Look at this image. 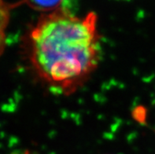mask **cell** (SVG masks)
<instances>
[{
    "label": "cell",
    "instance_id": "cell-3",
    "mask_svg": "<svg viewBox=\"0 0 155 154\" xmlns=\"http://www.w3.org/2000/svg\"><path fill=\"white\" fill-rule=\"evenodd\" d=\"M64 0H22L32 10L41 12V14L49 13L61 7Z\"/></svg>",
    "mask_w": 155,
    "mask_h": 154
},
{
    "label": "cell",
    "instance_id": "cell-1",
    "mask_svg": "<svg viewBox=\"0 0 155 154\" xmlns=\"http://www.w3.org/2000/svg\"><path fill=\"white\" fill-rule=\"evenodd\" d=\"M25 48L42 84L71 95L87 82L100 61L98 16L89 12L78 17L62 7L41 14L25 37Z\"/></svg>",
    "mask_w": 155,
    "mask_h": 154
},
{
    "label": "cell",
    "instance_id": "cell-2",
    "mask_svg": "<svg viewBox=\"0 0 155 154\" xmlns=\"http://www.w3.org/2000/svg\"><path fill=\"white\" fill-rule=\"evenodd\" d=\"M23 2L10 4L5 0H0V56L2 54L6 45V29L10 22V11L15 6H19Z\"/></svg>",
    "mask_w": 155,
    "mask_h": 154
}]
</instances>
